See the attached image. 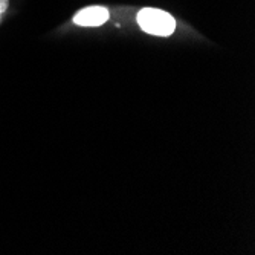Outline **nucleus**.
Returning a JSON list of instances; mask_svg holds the SVG:
<instances>
[{"label":"nucleus","mask_w":255,"mask_h":255,"mask_svg":"<svg viewBox=\"0 0 255 255\" xmlns=\"http://www.w3.org/2000/svg\"><path fill=\"white\" fill-rule=\"evenodd\" d=\"M137 23L145 32L160 37H168L176 29V20L165 11L144 8L137 14Z\"/></svg>","instance_id":"1"},{"label":"nucleus","mask_w":255,"mask_h":255,"mask_svg":"<svg viewBox=\"0 0 255 255\" xmlns=\"http://www.w3.org/2000/svg\"><path fill=\"white\" fill-rule=\"evenodd\" d=\"M109 20V11L104 6H89L81 9L74 21L80 26H100Z\"/></svg>","instance_id":"2"},{"label":"nucleus","mask_w":255,"mask_h":255,"mask_svg":"<svg viewBox=\"0 0 255 255\" xmlns=\"http://www.w3.org/2000/svg\"><path fill=\"white\" fill-rule=\"evenodd\" d=\"M8 8V0H0V15H2Z\"/></svg>","instance_id":"3"}]
</instances>
